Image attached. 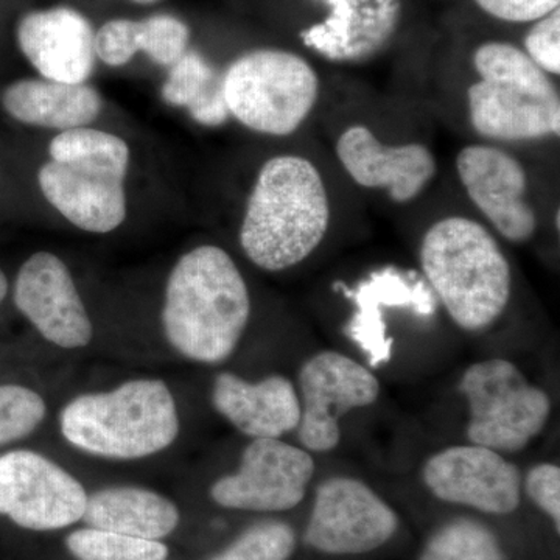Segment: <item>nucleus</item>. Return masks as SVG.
I'll return each mask as SVG.
<instances>
[{
  "label": "nucleus",
  "mask_w": 560,
  "mask_h": 560,
  "mask_svg": "<svg viewBox=\"0 0 560 560\" xmlns=\"http://www.w3.org/2000/svg\"><path fill=\"white\" fill-rule=\"evenodd\" d=\"M249 315L248 287L226 250L198 246L176 261L165 289L162 326L180 355L223 363L241 342Z\"/></svg>",
  "instance_id": "nucleus-1"
},
{
  "label": "nucleus",
  "mask_w": 560,
  "mask_h": 560,
  "mask_svg": "<svg viewBox=\"0 0 560 560\" xmlns=\"http://www.w3.org/2000/svg\"><path fill=\"white\" fill-rule=\"evenodd\" d=\"M329 224V194L316 165L282 154L261 165L243 217L242 249L261 270H289L315 253Z\"/></svg>",
  "instance_id": "nucleus-2"
},
{
  "label": "nucleus",
  "mask_w": 560,
  "mask_h": 560,
  "mask_svg": "<svg viewBox=\"0 0 560 560\" xmlns=\"http://www.w3.org/2000/svg\"><path fill=\"white\" fill-rule=\"evenodd\" d=\"M419 257L434 298L460 329H488L506 311L510 261L478 221L460 215L436 221L423 235Z\"/></svg>",
  "instance_id": "nucleus-3"
},
{
  "label": "nucleus",
  "mask_w": 560,
  "mask_h": 560,
  "mask_svg": "<svg viewBox=\"0 0 560 560\" xmlns=\"http://www.w3.org/2000/svg\"><path fill=\"white\" fill-rule=\"evenodd\" d=\"M49 153L51 161L38 173L46 200L80 230L92 234L117 230L127 217V142L110 132L81 127L55 136Z\"/></svg>",
  "instance_id": "nucleus-4"
},
{
  "label": "nucleus",
  "mask_w": 560,
  "mask_h": 560,
  "mask_svg": "<svg viewBox=\"0 0 560 560\" xmlns=\"http://www.w3.org/2000/svg\"><path fill=\"white\" fill-rule=\"evenodd\" d=\"M480 80L467 91L471 128L495 142L560 135V98L550 75L514 44L489 40L474 54Z\"/></svg>",
  "instance_id": "nucleus-5"
},
{
  "label": "nucleus",
  "mask_w": 560,
  "mask_h": 560,
  "mask_svg": "<svg viewBox=\"0 0 560 560\" xmlns=\"http://www.w3.org/2000/svg\"><path fill=\"white\" fill-rule=\"evenodd\" d=\"M65 440L90 455L139 459L171 447L178 410L162 381H131L109 393L83 394L62 408Z\"/></svg>",
  "instance_id": "nucleus-6"
},
{
  "label": "nucleus",
  "mask_w": 560,
  "mask_h": 560,
  "mask_svg": "<svg viewBox=\"0 0 560 560\" xmlns=\"http://www.w3.org/2000/svg\"><path fill=\"white\" fill-rule=\"evenodd\" d=\"M230 116L260 135H293L319 98L315 69L293 51L259 49L237 58L223 73Z\"/></svg>",
  "instance_id": "nucleus-7"
},
{
  "label": "nucleus",
  "mask_w": 560,
  "mask_h": 560,
  "mask_svg": "<svg viewBox=\"0 0 560 560\" xmlns=\"http://www.w3.org/2000/svg\"><path fill=\"white\" fill-rule=\"evenodd\" d=\"M458 389L469 407L467 440L501 455L525 451L551 415L550 396L510 360L471 364Z\"/></svg>",
  "instance_id": "nucleus-8"
},
{
  "label": "nucleus",
  "mask_w": 560,
  "mask_h": 560,
  "mask_svg": "<svg viewBox=\"0 0 560 560\" xmlns=\"http://www.w3.org/2000/svg\"><path fill=\"white\" fill-rule=\"evenodd\" d=\"M397 529L396 511L371 486L331 477L316 489L304 541L323 555L361 556L385 547Z\"/></svg>",
  "instance_id": "nucleus-9"
},
{
  "label": "nucleus",
  "mask_w": 560,
  "mask_h": 560,
  "mask_svg": "<svg viewBox=\"0 0 560 560\" xmlns=\"http://www.w3.org/2000/svg\"><path fill=\"white\" fill-rule=\"evenodd\" d=\"M301 420L298 438L307 452L326 453L341 440L348 412L370 407L381 396V382L366 366L337 350H323L300 371Z\"/></svg>",
  "instance_id": "nucleus-10"
},
{
  "label": "nucleus",
  "mask_w": 560,
  "mask_h": 560,
  "mask_svg": "<svg viewBox=\"0 0 560 560\" xmlns=\"http://www.w3.org/2000/svg\"><path fill=\"white\" fill-rule=\"evenodd\" d=\"M88 493L57 463L31 451L0 455V515L31 530L62 529L83 518Z\"/></svg>",
  "instance_id": "nucleus-11"
},
{
  "label": "nucleus",
  "mask_w": 560,
  "mask_h": 560,
  "mask_svg": "<svg viewBox=\"0 0 560 560\" xmlns=\"http://www.w3.org/2000/svg\"><path fill=\"white\" fill-rule=\"evenodd\" d=\"M315 475L311 453L280 440H253L241 467L213 482L210 497L228 510L283 512L304 500Z\"/></svg>",
  "instance_id": "nucleus-12"
},
{
  "label": "nucleus",
  "mask_w": 560,
  "mask_h": 560,
  "mask_svg": "<svg viewBox=\"0 0 560 560\" xmlns=\"http://www.w3.org/2000/svg\"><path fill=\"white\" fill-rule=\"evenodd\" d=\"M422 478L438 500L482 514L510 515L522 503L521 469L482 445H452L434 453Z\"/></svg>",
  "instance_id": "nucleus-13"
},
{
  "label": "nucleus",
  "mask_w": 560,
  "mask_h": 560,
  "mask_svg": "<svg viewBox=\"0 0 560 560\" xmlns=\"http://www.w3.org/2000/svg\"><path fill=\"white\" fill-rule=\"evenodd\" d=\"M456 172L467 197L501 237L511 243L534 237L537 217L526 201L528 175L517 158L500 147L474 143L459 151Z\"/></svg>",
  "instance_id": "nucleus-14"
},
{
  "label": "nucleus",
  "mask_w": 560,
  "mask_h": 560,
  "mask_svg": "<svg viewBox=\"0 0 560 560\" xmlns=\"http://www.w3.org/2000/svg\"><path fill=\"white\" fill-rule=\"evenodd\" d=\"M14 304L44 340L79 349L92 340V323L65 261L55 254H33L14 283Z\"/></svg>",
  "instance_id": "nucleus-15"
},
{
  "label": "nucleus",
  "mask_w": 560,
  "mask_h": 560,
  "mask_svg": "<svg viewBox=\"0 0 560 560\" xmlns=\"http://www.w3.org/2000/svg\"><path fill=\"white\" fill-rule=\"evenodd\" d=\"M335 289L353 304L345 334L363 352L372 370L393 359L394 338L389 337L383 308H410L418 316H433L436 312L430 287L394 267L371 272L353 289L341 282Z\"/></svg>",
  "instance_id": "nucleus-16"
},
{
  "label": "nucleus",
  "mask_w": 560,
  "mask_h": 560,
  "mask_svg": "<svg viewBox=\"0 0 560 560\" xmlns=\"http://www.w3.org/2000/svg\"><path fill=\"white\" fill-rule=\"evenodd\" d=\"M335 150L350 178L364 189L385 190L397 205L416 200L436 175L429 147L386 145L364 125L346 128Z\"/></svg>",
  "instance_id": "nucleus-17"
},
{
  "label": "nucleus",
  "mask_w": 560,
  "mask_h": 560,
  "mask_svg": "<svg viewBox=\"0 0 560 560\" xmlns=\"http://www.w3.org/2000/svg\"><path fill=\"white\" fill-rule=\"evenodd\" d=\"M22 54L40 77L60 83H86L95 68V32L69 7L33 11L18 27Z\"/></svg>",
  "instance_id": "nucleus-18"
},
{
  "label": "nucleus",
  "mask_w": 560,
  "mask_h": 560,
  "mask_svg": "<svg viewBox=\"0 0 560 560\" xmlns=\"http://www.w3.org/2000/svg\"><path fill=\"white\" fill-rule=\"evenodd\" d=\"M329 14L301 33L305 46L324 58L355 62L385 46L399 24L401 0H320Z\"/></svg>",
  "instance_id": "nucleus-19"
},
{
  "label": "nucleus",
  "mask_w": 560,
  "mask_h": 560,
  "mask_svg": "<svg viewBox=\"0 0 560 560\" xmlns=\"http://www.w3.org/2000/svg\"><path fill=\"white\" fill-rule=\"evenodd\" d=\"M212 404L253 440H280L300 425V394L283 375L250 383L232 372H221L213 382Z\"/></svg>",
  "instance_id": "nucleus-20"
},
{
  "label": "nucleus",
  "mask_w": 560,
  "mask_h": 560,
  "mask_svg": "<svg viewBox=\"0 0 560 560\" xmlns=\"http://www.w3.org/2000/svg\"><path fill=\"white\" fill-rule=\"evenodd\" d=\"M3 108L13 119L33 127L68 131L86 127L102 113V97L86 83L47 79L11 83L2 94Z\"/></svg>",
  "instance_id": "nucleus-21"
},
{
  "label": "nucleus",
  "mask_w": 560,
  "mask_h": 560,
  "mask_svg": "<svg viewBox=\"0 0 560 560\" xmlns=\"http://www.w3.org/2000/svg\"><path fill=\"white\" fill-rule=\"evenodd\" d=\"M83 521L91 528L160 540L176 529L179 511L171 500L142 488H108L88 497Z\"/></svg>",
  "instance_id": "nucleus-22"
},
{
  "label": "nucleus",
  "mask_w": 560,
  "mask_h": 560,
  "mask_svg": "<svg viewBox=\"0 0 560 560\" xmlns=\"http://www.w3.org/2000/svg\"><path fill=\"white\" fill-rule=\"evenodd\" d=\"M189 38V27L171 14L142 21L114 20L95 33V54L110 68H119L138 51H145L158 65L172 68L186 54Z\"/></svg>",
  "instance_id": "nucleus-23"
},
{
  "label": "nucleus",
  "mask_w": 560,
  "mask_h": 560,
  "mask_svg": "<svg viewBox=\"0 0 560 560\" xmlns=\"http://www.w3.org/2000/svg\"><path fill=\"white\" fill-rule=\"evenodd\" d=\"M162 98L168 105L187 108L191 119L205 127H220L230 117L223 75L198 51H186L172 66Z\"/></svg>",
  "instance_id": "nucleus-24"
},
{
  "label": "nucleus",
  "mask_w": 560,
  "mask_h": 560,
  "mask_svg": "<svg viewBox=\"0 0 560 560\" xmlns=\"http://www.w3.org/2000/svg\"><path fill=\"white\" fill-rule=\"evenodd\" d=\"M418 560H508V556L489 526L475 518L459 517L431 534Z\"/></svg>",
  "instance_id": "nucleus-25"
},
{
  "label": "nucleus",
  "mask_w": 560,
  "mask_h": 560,
  "mask_svg": "<svg viewBox=\"0 0 560 560\" xmlns=\"http://www.w3.org/2000/svg\"><path fill=\"white\" fill-rule=\"evenodd\" d=\"M68 550L79 560H165L168 548L158 540L139 539L97 528L70 534Z\"/></svg>",
  "instance_id": "nucleus-26"
},
{
  "label": "nucleus",
  "mask_w": 560,
  "mask_h": 560,
  "mask_svg": "<svg viewBox=\"0 0 560 560\" xmlns=\"http://www.w3.org/2000/svg\"><path fill=\"white\" fill-rule=\"evenodd\" d=\"M296 550V533L283 522L250 526L226 550L209 560H290Z\"/></svg>",
  "instance_id": "nucleus-27"
},
{
  "label": "nucleus",
  "mask_w": 560,
  "mask_h": 560,
  "mask_svg": "<svg viewBox=\"0 0 560 560\" xmlns=\"http://www.w3.org/2000/svg\"><path fill=\"white\" fill-rule=\"evenodd\" d=\"M38 393L21 385L0 386V445L28 436L46 418Z\"/></svg>",
  "instance_id": "nucleus-28"
},
{
  "label": "nucleus",
  "mask_w": 560,
  "mask_h": 560,
  "mask_svg": "<svg viewBox=\"0 0 560 560\" xmlns=\"http://www.w3.org/2000/svg\"><path fill=\"white\" fill-rule=\"evenodd\" d=\"M525 54L548 75L560 73V10L534 22L525 36Z\"/></svg>",
  "instance_id": "nucleus-29"
},
{
  "label": "nucleus",
  "mask_w": 560,
  "mask_h": 560,
  "mask_svg": "<svg viewBox=\"0 0 560 560\" xmlns=\"http://www.w3.org/2000/svg\"><path fill=\"white\" fill-rule=\"evenodd\" d=\"M526 495L555 525L560 533V469L551 463L534 466L522 480Z\"/></svg>",
  "instance_id": "nucleus-30"
},
{
  "label": "nucleus",
  "mask_w": 560,
  "mask_h": 560,
  "mask_svg": "<svg viewBox=\"0 0 560 560\" xmlns=\"http://www.w3.org/2000/svg\"><path fill=\"white\" fill-rule=\"evenodd\" d=\"M475 3L495 20L525 24L558 10L560 0H475Z\"/></svg>",
  "instance_id": "nucleus-31"
},
{
  "label": "nucleus",
  "mask_w": 560,
  "mask_h": 560,
  "mask_svg": "<svg viewBox=\"0 0 560 560\" xmlns=\"http://www.w3.org/2000/svg\"><path fill=\"white\" fill-rule=\"evenodd\" d=\"M7 293H9V280H7L3 271L0 270V302L5 300Z\"/></svg>",
  "instance_id": "nucleus-32"
},
{
  "label": "nucleus",
  "mask_w": 560,
  "mask_h": 560,
  "mask_svg": "<svg viewBox=\"0 0 560 560\" xmlns=\"http://www.w3.org/2000/svg\"><path fill=\"white\" fill-rule=\"evenodd\" d=\"M131 2L140 3V5H150V3H156L160 0H131Z\"/></svg>",
  "instance_id": "nucleus-33"
}]
</instances>
